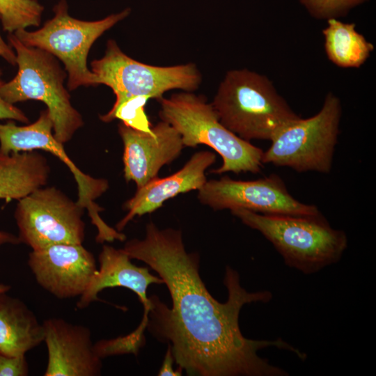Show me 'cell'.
<instances>
[{
	"mask_svg": "<svg viewBox=\"0 0 376 376\" xmlns=\"http://www.w3.org/2000/svg\"><path fill=\"white\" fill-rule=\"evenodd\" d=\"M231 213L260 232L287 266L304 274L318 272L338 262L347 247L345 233L332 228L321 213L268 214L245 209H235Z\"/></svg>",
	"mask_w": 376,
	"mask_h": 376,
	"instance_id": "3957f363",
	"label": "cell"
},
{
	"mask_svg": "<svg viewBox=\"0 0 376 376\" xmlns=\"http://www.w3.org/2000/svg\"><path fill=\"white\" fill-rule=\"evenodd\" d=\"M211 104L221 124L248 141H271L300 118L266 76L247 69L228 71Z\"/></svg>",
	"mask_w": 376,
	"mask_h": 376,
	"instance_id": "7a4b0ae2",
	"label": "cell"
},
{
	"mask_svg": "<svg viewBox=\"0 0 376 376\" xmlns=\"http://www.w3.org/2000/svg\"><path fill=\"white\" fill-rule=\"evenodd\" d=\"M342 114L340 99L328 93L315 115L286 125L263 152V164L289 167L297 172H330Z\"/></svg>",
	"mask_w": 376,
	"mask_h": 376,
	"instance_id": "52a82bcc",
	"label": "cell"
},
{
	"mask_svg": "<svg viewBox=\"0 0 376 376\" xmlns=\"http://www.w3.org/2000/svg\"><path fill=\"white\" fill-rule=\"evenodd\" d=\"M158 101L161 120L177 130L185 147L204 144L221 157L222 164L212 173L260 172L264 151L224 126L205 96L182 91Z\"/></svg>",
	"mask_w": 376,
	"mask_h": 376,
	"instance_id": "277c9868",
	"label": "cell"
},
{
	"mask_svg": "<svg viewBox=\"0 0 376 376\" xmlns=\"http://www.w3.org/2000/svg\"><path fill=\"white\" fill-rule=\"evenodd\" d=\"M367 0H299L308 13L318 19H338Z\"/></svg>",
	"mask_w": 376,
	"mask_h": 376,
	"instance_id": "7402d4cb",
	"label": "cell"
},
{
	"mask_svg": "<svg viewBox=\"0 0 376 376\" xmlns=\"http://www.w3.org/2000/svg\"><path fill=\"white\" fill-rule=\"evenodd\" d=\"M50 169L46 158L35 151L0 152V199L19 200L44 187Z\"/></svg>",
	"mask_w": 376,
	"mask_h": 376,
	"instance_id": "ac0fdd59",
	"label": "cell"
},
{
	"mask_svg": "<svg viewBox=\"0 0 376 376\" xmlns=\"http://www.w3.org/2000/svg\"><path fill=\"white\" fill-rule=\"evenodd\" d=\"M216 161L210 151L194 153L175 173L164 178L156 177L138 188L135 194L125 202L127 214L116 225L120 231L134 217L151 213L174 196L192 190H199L206 182L205 171Z\"/></svg>",
	"mask_w": 376,
	"mask_h": 376,
	"instance_id": "9a60e30c",
	"label": "cell"
},
{
	"mask_svg": "<svg viewBox=\"0 0 376 376\" xmlns=\"http://www.w3.org/2000/svg\"><path fill=\"white\" fill-rule=\"evenodd\" d=\"M148 100L146 97L131 98L116 108L111 109L107 113L100 118L106 123L120 119L123 123L132 129L151 132L152 125L145 111Z\"/></svg>",
	"mask_w": 376,
	"mask_h": 376,
	"instance_id": "44dd1931",
	"label": "cell"
},
{
	"mask_svg": "<svg viewBox=\"0 0 376 376\" xmlns=\"http://www.w3.org/2000/svg\"><path fill=\"white\" fill-rule=\"evenodd\" d=\"M35 150L52 152L66 164L72 172L78 187L77 204L86 209L92 224L96 227L97 242L123 241L126 236L107 225L101 218L103 210L95 200L108 189L109 182L102 178H95L82 172L72 162L53 133V123L47 109L42 111L38 120L25 126H17L13 120L0 123V152L3 154Z\"/></svg>",
	"mask_w": 376,
	"mask_h": 376,
	"instance_id": "9c48e42d",
	"label": "cell"
},
{
	"mask_svg": "<svg viewBox=\"0 0 376 376\" xmlns=\"http://www.w3.org/2000/svg\"><path fill=\"white\" fill-rule=\"evenodd\" d=\"M327 22L322 34L328 59L340 68L361 67L374 49L373 45L357 31L354 23L343 22L338 19Z\"/></svg>",
	"mask_w": 376,
	"mask_h": 376,
	"instance_id": "d6986e66",
	"label": "cell"
},
{
	"mask_svg": "<svg viewBox=\"0 0 376 376\" xmlns=\"http://www.w3.org/2000/svg\"><path fill=\"white\" fill-rule=\"evenodd\" d=\"M4 82L0 81V88ZM0 119L15 120L27 123L26 115L13 104L5 101L0 95Z\"/></svg>",
	"mask_w": 376,
	"mask_h": 376,
	"instance_id": "cb8c5ba5",
	"label": "cell"
},
{
	"mask_svg": "<svg viewBox=\"0 0 376 376\" xmlns=\"http://www.w3.org/2000/svg\"><path fill=\"white\" fill-rule=\"evenodd\" d=\"M43 10L38 0H0L1 21L10 33L38 26Z\"/></svg>",
	"mask_w": 376,
	"mask_h": 376,
	"instance_id": "ffe728a7",
	"label": "cell"
},
{
	"mask_svg": "<svg viewBox=\"0 0 376 376\" xmlns=\"http://www.w3.org/2000/svg\"><path fill=\"white\" fill-rule=\"evenodd\" d=\"M28 264L38 283L60 299L81 297L97 271L93 253L76 244L32 250Z\"/></svg>",
	"mask_w": 376,
	"mask_h": 376,
	"instance_id": "7c38bea8",
	"label": "cell"
},
{
	"mask_svg": "<svg viewBox=\"0 0 376 376\" xmlns=\"http://www.w3.org/2000/svg\"><path fill=\"white\" fill-rule=\"evenodd\" d=\"M8 40L16 51L18 72L11 81L3 84L1 97L12 104L28 100L45 103L55 138L62 143L68 142L84 123L63 86L65 72L49 52L24 45L13 33Z\"/></svg>",
	"mask_w": 376,
	"mask_h": 376,
	"instance_id": "5b68a950",
	"label": "cell"
},
{
	"mask_svg": "<svg viewBox=\"0 0 376 376\" xmlns=\"http://www.w3.org/2000/svg\"><path fill=\"white\" fill-rule=\"evenodd\" d=\"M28 374L25 355L10 357L0 353V376H26Z\"/></svg>",
	"mask_w": 376,
	"mask_h": 376,
	"instance_id": "603a6c76",
	"label": "cell"
},
{
	"mask_svg": "<svg viewBox=\"0 0 376 376\" xmlns=\"http://www.w3.org/2000/svg\"><path fill=\"white\" fill-rule=\"evenodd\" d=\"M122 249L131 259L143 261L155 270L167 287L172 306L157 295L151 296L147 327L170 345L174 361L187 375H288L258 354L269 347L306 358L305 353L281 338L253 340L243 336L239 326L242 308L246 304L269 302L272 292L247 291L241 285L239 273L227 266L224 284L228 299L224 303L215 299L200 276L198 255L186 251L180 230L159 229L150 222L143 240H131Z\"/></svg>",
	"mask_w": 376,
	"mask_h": 376,
	"instance_id": "6da1fadb",
	"label": "cell"
},
{
	"mask_svg": "<svg viewBox=\"0 0 376 376\" xmlns=\"http://www.w3.org/2000/svg\"><path fill=\"white\" fill-rule=\"evenodd\" d=\"M48 360L45 376H97L101 358L92 343L90 330L61 318L42 323Z\"/></svg>",
	"mask_w": 376,
	"mask_h": 376,
	"instance_id": "5bb4252c",
	"label": "cell"
},
{
	"mask_svg": "<svg viewBox=\"0 0 376 376\" xmlns=\"http://www.w3.org/2000/svg\"><path fill=\"white\" fill-rule=\"evenodd\" d=\"M1 20V16H0ZM0 56L13 65L17 64V56L13 49L2 39L0 35ZM1 72L0 71V76Z\"/></svg>",
	"mask_w": 376,
	"mask_h": 376,
	"instance_id": "484cf974",
	"label": "cell"
},
{
	"mask_svg": "<svg viewBox=\"0 0 376 376\" xmlns=\"http://www.w3.org/2000/svg\"><path fill=\"white\" fill-rule=\"evenodd\" d=\"M84 210L56 187L36 189L19 200L15 212L20 242L32 250L58 244H82Z\"/></svg>",
	"mask_w": 376,
	"mask_h": 376,
	"instance_id": "30bf717a",
	"label": "cell"
},
{
	"mask_svg": "<svg viewBox=\"0 0 376 376\" xmlns=\"http://www.w3.org/2000/svg\"><path fill=\"white\" fill-rule=\"evenodd\" d=\"M54 16L35 31L20 29L14 33L25 45L42 49L59 58L68 73V88L97 86L96 77L87 68V56L94 42L106 31L126 18L127 8L97 21H82L72 17L65 0L54 7Z\"/></svg>",
	"mask_w": 376,
	"mask_h": 376,
	"instance_id": "8992f818",
	"label": "cell"
},
{
	"mask_svg": "<svg viewBox=\"0 0 376 376\" xmlns=\"http://www.w3.org/2000/svg\"><path fill=\"white\" fill-rule=\"evenodd\" d=\"M198 199L214 210L245 209L268 214L316 215L314 205L299 202L287 189L282 179L271 174L255 180H236L224 176L207 180Z\"/></svg>",
	"mask_w": 376,
	"mask_h": 376,
	"instance_id": "8fae6325",
	"label": "cell"
},
{
	"mask_svg": "<svg viewBox=\"0 0 376 376\" xmlns=\"http://www.w3.org/2000/svg\"><path fill=\"white\" fill-rule=\"evenodd\" d=\"M100 267L92 278L84 294L79 297L77 308H86L98 301L97 295L108 288L123 287L133 291L143 306V316L141 324L147 326L150 310L147 290L151 284H164V281L150 273L148 267H138L123 249L104 245L99 255Z\"/></svg>",
	"mask_w": 376,
	"mask_h": 376,
	"instance_id": "2e32d148",
	"label": "cell"
},
{
	"mask_svg": "<svg viewBox=\"0 0 376 376\" xmlns=\"http://www.w3.org/2000/svg\"><path fill=\"white\" fill-rule=\"evenodd\" d=\"M118 132L124 146V177L134 182L137 189L157 177L161 168L174 161L185 147L180 134L164 120L152 126L151 132L121 122Z\"/></svg>",
	"mask_w": 376,
	"mask_h": 376,
	"instance_id": "4fadbf2b",
	"label": "cell"
},
{
	"mask_svg": "<svg viewBox=\"0 0 376 376\" xmlns=\"http://www.w3.org/2000/svg\"><path fill=\"white\" fill-rule=\"evenodd\" d=\"M17 244L20 242L18 237L4 231H0V246L4 244Z\"/></svg>",
	"mask_w": 376,
	"mask_h": 376,
	"instance_id": "4316f807",
	"label": "cell"
},
{
	"mask_svg": "<svg viewBox=\"0 0 376 376\" xmlns=\"http://www.w3.org/2000/svg\"><path fill=\"white\" fill-rule=\"evenodd\" d=\"M9 290L0 283V353L24 356L44 341V328L23 301L7 294Z\"/></svg>",
	"mask_w": 376,
	"mask_h": 376,
	"instance_id": "e0dca14e",
	"label": "cell"
},
{
	"mask_svg": "<svg viewBox=\"0 0 376 376\" xmlns=\"http://www.w3.org/2000/svg\"><path fill=\"white\" fill-rule=\"evenodd\" d=\"M174 361L173 355L171 351L170 345L168 346L166 353L165 354L163 363L159 370L158 375L165 376H180L182 375V370L180 368H178L175 370L173 368V363Z\"/></svg>",
	"mask_w": 376,
	"mask_h": 376,
	"instance_id": "d4e9b609",
	"label": "cell"
},
{
	"mask_svg": "<svg viewBox=\"0 0 376 376\" xmlns=\"http://www.w3.org/2000/svg\"><path fill=\"white\" fill-rule=\"evenodd\" d=\"M96 84L111 88L116 101L111 109L136 97L157 100L171 90L194 92L202 81L194 63L172 66L146 64L126 55L115 40H109L104 56L91 63Z\"/></svg>",
	"mask_w": 376,
	"mask_h": 376,
	"instance_id": "ba28073f",
	"label": "cell"
}]
</instances>
